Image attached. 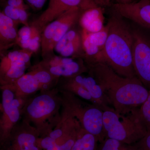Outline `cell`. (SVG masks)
<instances>
[{
  "label": "cell",
  "instance_id": "484cf974",
  "mask_svg": "<svg viewBox=\"0 0 150 150\" xmlns=\"http://www.w3.org/2000/svg\"><path fill=\"white\" fill-rule=\"evenodd\" d=\"M6 5L26 10L28 8V6L25 4L24 0H7Z\"/></svg>",
  "mask_w": 150,
  "mask_h": 150
},
{
  "label": "cell",
  "instance_id": "44dd1931",
  "mask_svg": "<svg viewBox=\"0 0 150 150\" xmlns=\"http://www.w3.org/2000/svg\"><path fill=\"white\" fill-rule=\"evenodd\" d=\"M2 12L14 21L22 23L25 26H29L28 22V15L27 10L6 5Z\"/></svg>",
  "mask_w": 150,
  "mask_h": 150
},
{
  "label": "cell",
  "instance_id": "cb8c5ba5",
  "mask_svg": "<svg viewBox=\"0 0 150 150\" xmlns=\"http://www.w3.org/2000/svg\"><path fill=\"white\" fill-rule=\"evenodd\" d=\"M132 145L135 150H150V130L141 139Z\"/></svg>",
  "mask_w": 150,
  "mask_h": 150
},
{
  "label": "cell",
  "instance_id": "277c9868",
  "mask_svg": "<svg viewBox=\"0 0 150 150\" xmlns=\"http://www.w3.org/2000/svg\"><path fill=\"white\" fill-rule=\"evenodd\" d=\"M139 108L125 114L109 106L103 110V121L106 138L133 144L143 138L148 131L138 113Z\"/></svg>",
  "mask_w": 150,
  "mask_h": 150
},
{
  "label": "cell",
  "instance_id": "d6986e66",
  "mask_svg": "<svg viewBox=\"0 0 150 150\" xmlns=\"http://www.w3.org/2000/svg\"><path fill=\"white\" fill-rule=\"evenodd\" d=\"M82 30L89 33L100 31L104 28L103 9L101 6H97L83 11L79 19Z\"/></svg>",
  "mask_w": 150,
  "mask_h": 150
},
{
  "label": "cell",
  "instance_id": "d4e9b609",
  "mask_svg": "<svg viewBox=\"0 0 150 150\" xmlns=\"http://www.w3.org/2000/svg\"><path fill=\"white\" fill-rule=\"evenodd\" d=\"M27 5L34 11L40 10L45 5L47 0H24Z\"/></svg>",
  "mask_w": 150,
  "mask_h": 150
},
{
  "label": "cell",
  "instance_id": "4fadbf2b",
  "mask_svg": "<svg viewBox=\"0 0 150 150\" xmlns=\"http://www.w3.org/2000/svg\"><path fill=\"white\" fill-rule=\"evenodd\" d=\"M133 64L137 77L150 90V43L141 33L134 31Z\"/></svg>",
  "mask_w": 150,
  "mask_h": 150
},
{
  "label": "cell",
  "instance_id": "5b68a950",
  "mask_svg": "<svg viewBox=\"0 0 150 150\" xmlns=\"http://www.w3.org/2000/svg\"><path fill=\"white\" fill-rule=\"evenodd\" d=\"M59 91L62 106L79 121L82 127L95 136L99 143L105 139L102 108L69 92Z\"/></svg>",
  "mask_w": 150,
  "mask_h": 150
},
{
  "label": "cell",
  "instance_id": "5bb4252c",
  "mask_svg": "<svg viewBox=\"0 0 150 150\" xmlns=\"http://www.w3.org/2000/svg\"><path fill=\"white\" fill-rule=\"evenodd\" d=\"M108 33L107 25L103 29L97 32L89 33L81 30L82 43L86 64L102 62Z\"/></svg>",
  "mask_w": 150,
  "mask_h": 150
},
{
  "label": "cell",
  "instance_id": "8992f818",
  "mask_svg": "<svg viewBox=\"0 0 150 150\" xmlns=\"http://www.w3.org/2000/svg\"><path fill=\"white\" fill-rule=\"evenodd\" d=\"M81 127L79 121L62 106L61 121L46 137L38 138V145L43 150H71Z\"/></svg>",
  "mask_w": 150,
  "mask_h": 150
},
{
  "label": "cell",
  "instance_id": "9c48e42d",
  "mask_svg": "<svg viewBox=\"0 0 150 150\" xmlns=\"http://www.w3.org/2000/svg\"><path fill=\"white\" fill-rule=\"evenodd\" d=\"M1 102L0 104V144L4 142L13 128L21 120L23 106L12 90L0 87Z\"/></svg>",
  "mask_w": 150,
  "mask_h": 150
},
{
  "label": "cell",
  "instance_id": "8fae6325",
  "mask_svg": "<svg viewBox=\"0 0 150 150\" xmlns=\"http://www.w3.org/2000/svg\"><path fill=\"white\" fill-rule=\"evenodd\" d=\"M48 7L38 18L31 23L40 32H43L49 23L61 16L63 13L74 8L78 7L83 11L100 5V0H49Z\"/></svg>",
  "mask_w": 150,
  "mask_h": 150
},
{
  "label": "cell",
  "instance_id": "7c38bea8",
  "mask_svg": "<svg viewBox=\"0 0 150 150\" xmlns=\"http://www.w3.org/2000/svg\"><path fill=\"white\" fill-rule=\"evenodd\" d=\"M39 134L37 129L22 119L1 144V150H43L38 146Z\"/></svg>",
  "mask_w": 150,
  "mask_h": 150
},
{
  "label": "cell",
  "instance_id": "3957f363",
  "mask_svg": "<svg viewBox=\"0 0 150 150\" xmlns=\"http://www.w3.org/2000/svg\"><path fill=\"white\" fill-rule=\"evenodd\" d=\"M62 100L57 87L30 97L22 110V119L37 129L39 137H46L61 121Z\"/></svg>",
  "mask_w": 150,
  "mask_h": 150
},
{
  "label": "cell",
  "instance_id": "e0dca14e",
  "mask_svg": "<svg viewBox=\"0 0 150 150\" xmlns=\"http://www.w3.org/2000/svg\"><path fill=\"white\" fill-rule=\"evenodd\" d=\"M18 22L14 21L2 11L0 13V52L6 51L17 44L18 39Z\"/></svg>",
  "mask_w": 150,
  "mask_h": 150
},
{
  "label": "cell",
  "instance_id": "ba28073f",
  "mask_svg": "<svg viewBox=\"0 0 150 150\" xmlns=\"http://www.w3.org/2000/svg\"><path fill=\"white\" fill-rule=\"evenodd\" d=\"M82 10L76 7L63 13L45 28L41 33V48L42 58L54 54L55 46L77 22Z\"/></svg>",
  "mask_w": 150,
  "mask_h": 150
},
{
  "label": "cell",
  "instance_id": "30bf717a",
  "mask_svg": "<svg viewBox=\"0 0 150 150\" xmlns=\"http://www.w3.org/2000/svg\"><path fill=\"white\" fill-rule=\"evenodd\" d=\"M33 67L39 68L56 77L71 78L88 73V68L82 58L64 57L53 54Z\"/></svg>",
  "mask_w": 150,
  "mask_h": 150
},
{
  "label": "cell",
  "instance_id": "9a60e30c",
  "mask_svg": "<svg viewBox=\"0 0 150 150\" xmlns=\"http://www.w3.org/2000/svg\"><path fill=\"white\" fill-rule=\"evenodd\" d=\"M112 6L113 11L123 18L150 28L149 0H141L138 2L126 4L116 3Z\"/></svg>",
  "mask_w": 150,
  "mask_h": 150
},
{
  "label": "cell",
  "instance_id": "6da1fadb",
  "mask_svg": "<svg viewBox=\"0 0 150 150\" xmlns=\"http://www.w3.org/2000/svg\"><path fill=\"white\" fill-rule=\"evenodd\" d=\"M87 66L88 73L100 85L110 105L118 113H129L139 108L148 98L149 91L137 76H122L104 63Z\"/></svg>",
  "mask_w": 150,
  "mask_h": 150
},
{
  "label": "cell",
  "instance_id": "83f0119b",
  "mask_svg": "<svg viewBox=\"0 0 150 150\" xmlns=\"http://www.w3.org/2000/svg\"><path fill=\"white\" fill-rule=\"evenodd\" d=\"M7 0H1V3H2V4H6V1Z\"/></svg>",
  "mask_w": 150,
  "mask_h": 150
},
{
  "label": "cell",
  "instance_id": "7a4b0ae2",
  "mask_svg": "<svg viewBox=\"0 0 150 150\" xmlns=\"http://www.w3.org/2000/svg\"><path fill=\"white\" fill-rule=\"evenodd\" d=\"M114 12L107 24L108 35L101 63L107 64L120 76L134 77L136 75L133 64L134 31L123 17Z\"/></svg>",
  "mask_w": 150,
  "mask_h": 150
},
{
  "label": "cell",
  "instance_id": "7402d4cb",
  "mask_svg": "<svg viewBox=\"0 0 150 150\" xmlns=\"http://www.w3.org/2000/svg\"><path fill=\"white\" fill-rule=\"evenodd\" d=\"M98 150H135L132 144H124L109 138L99 143Z\"/></svg>",
  "mask_w": 150,
  "mask_h": 150
},
{
  "label": "cell",
  "instance_id": "2e32d148",
  "mask_svg": "<svg viewBox=\"0 0 150 150\" xmlns=\"http://www.w3.org/2000/svg\"><path fill=\"white\" fill-rule=\"evenodd\" d=\"M54 51L64 57L81 58L83 51L81 32L71 28L55 46ZM84 52V51H83Z\"/></svg>",
  "mask_w": 150,
  "mask_h": 150
},
{
  "label": "cell",
  "instance_id": "ac0fdd59",
  "mask_svg": "<svg viewBox=\"0 0 150 150\" xmlns=\"http://www.w3.org/2000/svg\"><path fill=\"white\" fill-rule=\"evenodd\" d=\"M88 74H81L71 78L88 92L97 105L103 110L106 108L111 106L101 86L93 76L88 73Z\"/></svg>",
  "mask_w": 150,
  "mask_h": 150
},
{
  "label": "cell",
  "instance_id": "4316f807",
  "mask_svg": "<svg viewBox=\"0 0 150 150\" xmlns=\"http://www.w3.org/2000/svg\"><path fill=\"white\" fill-rule=\"evenodd\" d=\"M117 3L122 4H129L133 2L134 0H115Z\"/></svg>",
  "mask_w": 150,
  "mask_h": 150
},
{
  "label": "cell",
  "instance_id": "52a82bcc",
  "mask_svg": "<svg viewBox=\"0 0 150 150\" xmlns=\"http://www.w3.org/2000/svg\"><path fill=\"white\" fill-rule=\"evenodd\" d=\"M25 73L11 84L1 86L14 92L16 96L29 98L38 92L49 90L57 86L59 78L39 68L30 67Z\"/></svg>",
  "mask_w": 150,
  "mask_h": 150
},
{
  "label": "cell",
  "instance_id": "f1b7e54d",
  "mask_svg": "<svg viewBox=\"0 0 150 150\" xmlns=\"http://www.w3.org/2000/svg\"><path fill=\"white\" fill-rule=\"evenodd\" d=\"M149 1H150V0H149Z\"/></svg>",
  "mask_w": 150,
  "mask_h": 150
},
{
  "label": "cell",
  "instance_id": "603a6c76",
  "mask_svg": "<svg viewBox=\"0 0 150 150\" xmlns=\"http://www.w3.org/2000/svg\"><path fill=\"white\" fill-rule=\"evenodd\" d=\"M139 116L147 131L150 130V90L148 98L139 108Z\"/></svg>",
  "mask_w": 150,
  "mask_h": 150
},
{
  "label": "cell",
  "instance_id": "ffe728a7",
  "mask_svg": "<svg viewBox=\"0 0 150 150\" xmlns=\"http://www.w3.org/2000/svg\"><path fill=\"white\" fill-rule=\"evenodd\" d=\"M99 141L95 136L81 127L71 150H98Z\"/></svg>",
  "mask_w": 150,
  "mask_h": 150
}]
</instances>
